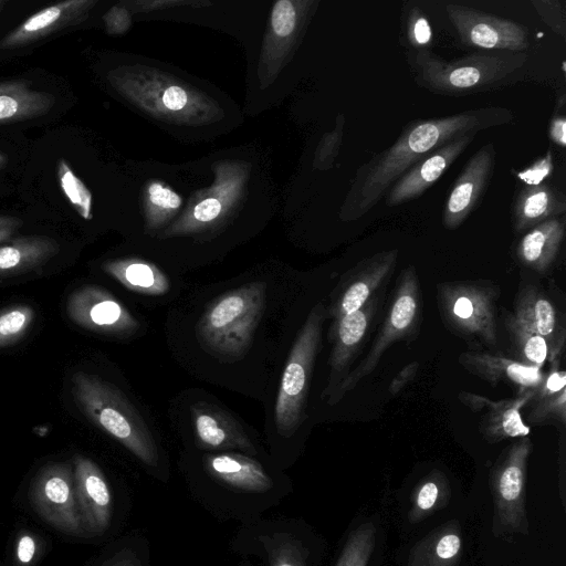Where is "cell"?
Here are the masks:
<instances>
[{
    "mask_svg": "<svg viewBox=\"0 0 566 566\" xmlns=\"http://www.w3.org/2000/svg\"><path fill=\"white\" fill-rule=\"evenodd\" d=\"M450 497V488L446 476L434 471L422 479L411 495L408 518L418 523L437 510L443 507Z\"/></svg>",
    "mask_w": 566,
    "mask_h": 566,
    "instance_id": "f546056e",
    "label": "cell"
},
{
    "mask_svg": "<svg viewBox=\"0 0 566 566\" xmlns=\"http://www.w3.org/2000/svg\"><path fill=\"white\" fill-rule=\"evenodd\" d=\"M478 133L465 134L411 166L388 190L386 205L400 206L422 195L473 142Z\"/></svg>",
    "mask_w": 566,
    "mask_h": 566,
    "instance_id": "9a60e30c",
    "label": "cell"
},
{
    "mask_svg": "<svg viewBox=\"0 0 566 566\" xmlns=\"http://www.w3.org/2000/svg\"><path fill=\"white\" fill-rule=\"evenodd\" d=\"M326 317L324 305L317 303L310 312L286 360L275 403V424L282 436H292L306 418L307 392Z\"/></svg>",
    "mask_w": 566,
    "mask_h": 566,
    "instance_id": "5b68a950",
    "label": "cell"
},
{
    "mask_svg": "<svg viewBox=\"0 0 566 566\" xmlns=\"http://www.w3.org/2000/svg\"><path fill=\"white\" fill-rule=\"evenodd\" d=\"M398 254L395 249L358 262L337 286L327 316L336 319L359 310L380 287H385L396 268Z\"/></svg>",
    "mask_w": 566,
    "mask_h": 566,
    "instance_id": "4fadbf2b",
    "label": "cell"
},
{
    "mask_svg": "<svg viewBox=\"0 0 566 566\" xmlns=\"http://www.w3.org/2000/svg\"><path fill=\"white\" fill-rule=\"evenodd\" d=\"M505 325L512 342L521 354V361L541 369L549 356V346L546 339L524 329L511 315L507 316Z\"/></svg>",
    "mask_w": 566,
    "mask_h": 566,
    "instance_id": "1f68e13d",
    "label": "cell"
},
{
    "mask_svg": "<svg viewBox=\"0 0 566 566\" xmlns=\"http://www.w3.org/2000/svg\"><path fill=\"white\" fill-rule=\"evenodd\" d=\"M101 566H143L138 556L130 549L124 548L116 552Z\"/></svg>",
    "mask_w": 566,
    "mask_h": 566,
    "instance_id": "f6af8a7d",
    "label": "cell"
},
{
    "mask_svg": "<svg viewBox=\"0 0 566 566\" xmlns=\"http://www.w3.org/2000/svg\"><path fill=\"white\" fill-rule=\"evenodd\" d=\"M496 298L493 286L479 282H451L438 285V303L446 325L463 337L495 344Z\"/></svg>",
    "mask_w": 566,
    "mask_h": 566,
    "instance_id": "52a82bcc",
    "label": "cell"
},
{
    "mask_svg": "<svg viewBox=\"0 0 566 566\" xmlns=\"http://www.w3.org/2000/svg\"><path fill=\"white\" fill-rule=\"evenodd\" d=\"M187 102V93L179 86H170L163 94V103L170 111L184 108Z\"/></svg>",
    "mask_w": 566,
    "mask_h": 566,
    "instance_id": "ee69618b",
    "label": "cell"
},
{
    "mask_svg": "<svg viewBox=\"0 0 566 566\" xmlns=\"http://www.w3.org/2000/svg\"><path fill=\"white\" fill-rule=\"evenodd\" d=\"M566 201L562 192L548 184L526 186L517 195L513 207V227L525 231L535 226L563 214Z\"/></svg>",
    "mask_w": 566,
    "mask_h": 566,
    "instance_id": "484cf974",
    "label": "cell"
},
{
    "mask_svg": "<svg viewBox=\"0 0 566 566\" xmlns=\"http://www.w3.org/2000/svg\"><path fill=\"white\" fill-rule=\"evenodd\" d=\"M549 373L535 388L530 401L533 402L527 420L532 423H545L566 420V373L560 368V359L551 363Z\"/></svg>",
    "mask_w": 566,
    "mask_h": 566,
    "instance_id": "83f0119b",
    "label": "cell"
},
{
    "mask_svg": "<svg viewBox=\"0 0 566 566\" xmlns=\"http://www.w3.org/2000/svg\"><path fill=\"white\" fill-rule=\"evenodd\" d=\"M459 363L492 385L507 381L522 390L538 387L545 378L537 367L486 352H465L459 356Z\"/></svg>",
    "mask_w": 566,
    "mask_h": 566,
    "instance_id": "ffe728a7",
    "label": "cell"
},
{
    "mask_svg": "<svg viewBox=\"0 0 566 566\" xmlns=\"http://www.w3.org/2000/svg\"><path fill=\"white\" fill-rule=\"evenodd\" d=\"M54 104L53 94L33 90L25 80L0 82V125L41 117Z\"/></svg>",
    "mask_w": 566,
    "mask_h": 566,
    "instance_id": "cb8c5ba5",
    "label": "cell"
},
{
    "mask_svg": "<svg viewBox=\"0 0 566 566\" xmlns=\"http://www.w3.org/2000/svg\"><path fill=\"white\" fill-rule=\"evenodd\" d=\"M535 388L524 389L515 398L492 401L489 398L462 392L459 397L473 410L488 408L480 431L489 442L527 437L531 428L523 421L521 409L530 402Z\"/></svg>",
    "mask_w": 566,
    "mask_h": 566,
    "instance_id": "d6986e66",
    "label": "cell"
},
{
    "mask_svg": "<svg viewBox=\"0 0 566 566\" xmlns=\"http://www.w3.org/2000/svg\"><path fill=\"white\" fill-rule=\"evenodd\" d=\"M384 289L369 298L359 310L332 319L329 340L332 350L328 359L329 374L323 397L327 401L350 371L354 359L360 353L384 298Z\"/></svg>",
    "mask_w": 566,
    "mask_h": 566,
    "instance_id": "8fae6325",
    "label": "cell"
},
{
    "mask_svg": "<svg viewBox=\"0 0 566 566\" xmlns=\"http://www.w3.org/2000/svg\"><path fill=\"white\" fill-rule=\"evenodd\" d=\"M43 551L42 538L33 531L18 532L13 544L14 566H35Z\"/></svg>",
    "mask_w": 566,
    "mask_h": 566,
    "instance_id": "d590c367",
    "label": "cell"
},
{
    "mask_svg": "<svg viewBox=\"0 0 566 566\" xmlns=\"http://www.w3.org/2000/svg\"><path fill=\"white\" fill-rule=\"evenodd\" d=\"M553 155L548 150L543 157L538 158L533 165L517 174L518 179L526 186H537L544 182L553 172Z\"/></svg>",
    "mask_w": 566,
    "mask_h": 566,
    "instance_id": "ab89813d",
    "label": "cell"
},
{
    "mask_svg": "<svg viewBox=\"0 0 566 566\" xmlns=\"http://www.w3.org/2000/svg\"><path fill=\"white\" fill-rule=\"evenodd\" d=\"M148 192L151 203L160 210L172 211L181 206V198L175 191L160 184H153Z\"/></svg>",
    "mask_w": 566,
    "mask_h": 566,
    "instance_id": "60d3db41",
    "label": "cell"
},
{
    "mask_svg": "<svg viewBox=\"0 0 566 566\" xmlns=\"http://www.w3.org/2000/svg\"><path fill=\"white\" fill-rule=\"evenodd\" d=\"M271 24L274 33L279 36L290 35L296 25V10L289 0L277 1L272 10Z\"/></svg>",
    "mask_w": 566,
    "mask_h": 566,
    "instance_id": "f35d334b",
    "label": "cell"
},
{
    "mask_svg": "<svg viewBox=\"0 0 566 566\" xmlns=\"http://www.w3.org/2000/svg\"><path fill=\"white\" fill-rule=\"evenodd\" d=\"M66 314L76 325L105 335L127 336L139 327L132 313L98 285H83L71 292Z\"/></svg>",
    "mask_w": 566,
    "mask_h": 566,
    "instance_id": "7c38bea8",
    "label": "cell"
},
{
    "mask_svg": "<svg viewBox=\"0 0 566 566\" xmlns=\"http://www.w3.org/2000/svg\"><path fill=\"white\" fill-rule=\"evenodd\" d=\"M265 306V285L248 283L214 300L197 325L200 344L212 355L234 360L249 349Z\"/></svg>",
    "mask_w": 566,
    "mask_h": 566,
    "instance_id": "277c9868",
    "label": "cell"
},
{
    "mask_svg": "<svg viewBox=\"0 0 566 566\" xmlns=\"http://www.w3.org/2000/svg\"><path fill=\"white\" fill-rule=\"evenodd\" d=\"M446 11L467 46L503 52H523L528 48L526 29L515 21L457 3H448Z\"/></svg>",
    "mask_w": 566,
    "mask_h": 566,
    "instance_id": "30bf717a",
    "label": "cell"
},
{
    "mask_svg": "<svg viewBox=\"0 0 566 566\" xmlns=\"http://www.w3.org/2000/svg\"><path fill=\"white\" fill-rule=\"evenodd\" d=\"M513 319L524 329L546 339L549 346L548 360L560 358L565 349V327L551 300L537 287L525 286L516 296Z\"/></svg>",
    "mask_w": 566,
    "mask_h": 566,
    "instance_id": "ac0fdd59",
    "label": "cell"
},
{
    "mask_svg": "<svg viewBox=\"0 0 566 566\" xmlns=\"http://www.w3.org/2000/svg\"><path fill=\"white\" fill-rule=\"evenodd\" d=\"M72 394L82 413L94 424L145 464H157L158 449L149 429L119 389L96 375L76 371L72 376Z\"/></svg>",
    "mask_w": 566,
    "mask_h": 566,
    "instance_id": "7a4b0ae2",
    "label": "cell"
},
{
    "mask_svg": "<svg viewBox=\"0 0 566 566\" xmlns=\"http://www.w3.org/2000/svg\"><path fill=\"white\" fill-rule=\"evenodd\" d=\"M208 473L231 488L265 492L273 485L272 479L254 459L239 453L210 454L205 458Z\"/></svg>",
    "mask_w": 566,
    "mask_h": 566,
    "instance_id": "7402d4cb",
    "label": "cell"
},
{
    "mask_svg": "<svg viewBox=\"0 0 566 566\" xmlns=\"http://www.w3.org/2000/svg\"><path fill=\"white\" fill-rule=\"evenodd\" d=\"M60 251L46 235H27L0 244V279L20 275L43 266Z\"/></svg>",
    "mask_w": 566,
    "mask_h": 566,
    "instance_id": "603a6c76",
    "label": "cell"
},
{
    "mask_svg": "<svg viewBox=\"0 0 566 566\" xmlns=\"http://www.w3.org/2000/svg\"><path fill=\"white\" fill-rule=\"evenodd\" d=\"M35 312L28 304H13L0 312V348L18 343L29 331Z\"/></svg>",
    "mask_w": 566,
    "mask_h": 566,
    "instance_id": "d6a6232c",
    "label": "cell"
},
{
    "mask_svg": "<svg viewBox=\"0 0 566 566\" xmlns=\"http://www.w3.org/2000/svg\"><path fill=\"white\" fill-rule=\"evenodd\" d=\"M7 156L0 151V169H2L7 164Z\"/></svg>",
    "mask_w": 566,
    "mask_h": 566,
    "instance_id": "c3c4849f",
    "label": "cell"
},
{
    "mask_svg": "<svg viewBox=\"0 0 566 566\" xmlns=\"http://www.w3.org/2000/svg\"><path fill=\"white\" fill-rule=\"evenodd\" d=\"M74 489L86 536H99L109 527L113 496L101 468L90 458L75 454L72 459Z\"/></svg>",
    "mask_w": 566,
    "mask_h": 566,
    "instance_id": "5bb4252c",
    "label": "cell"
},
{
    "mask_svg": "<svg viewBox=\"0 0 566 566\" xmlns=\"http://www.w3.org/2000/svg\"><path fill=\"white\" fill-rule=\"evenodd\" d=\"M34 512L51 527L87 537L77 505L72 462H49L33 476L28 492Z\"/></svg>",
    "mask_w": 566,
    "mask_h": 566,
    "instance_id": "ba28073f",
    "label": "cell"
},
{
    "mask_svg": "<svg viewBox=\"0 0 566 566\" xmlns=\"http://www.w3.org/2000/svg\"><path fill=\"white\" fill-rule=\"evenodd\" d=\"M419 369V363L412 361L405 366L391 380L389 391L391 395L398 394L408 382H410Z\"/></svg>",
    "mask_w": 566,
    "mask_h": 566,
    "instance_id": "7bdbcfd3",
    "label": "cell"
},
{
    "mask_svg": "<svg viewBox=\"0 0 566 566\" xmlns=\"http://www.w3.org/2000/svg\"><path fill=\"white\" fill-rule=\"evenodd\" d=\"M512 118V112L506 108L486 107L409 124L387 150L358 171L350 217L364 216L397 179L437 148L465 134L506 124Z\"/></svg>",
    "mask_w": 566,
    "mask_h": 566,
    "instance_id": "6da1fadb",
    "label": "cell"
},
{
    "mask_svg": "<svg viewBox=\"0 0 566 566\" xmlns=\"http://www.w3.org/2000/svg\"><path fill=\"white\" fill-rule=\"evenodd\" d=\"M407 38L409 43L419 50H424L432 42L430 22L418 7H413L409 12Z\"/></svg>",
    "mask_w": 566,
    "mask_h": 566,
    "instance_id": "8d00e7d4",
    "label": "cell"
},
{
    "mask_svg": "<svg viewBox=\"0 0 566 566\" xmlns=\"http://www.w3.org/2000/svg\"><path fill=\"white\" fill-rule=\"evenodd\" d=\"M193 428L199 444L211 450L238 449L255 453L243 430L222 410L207 405L192 409Z\"/></svg>",
    "mask_w": 566,
    "mask_h": 566,
    "instance_id": "44dd1931",
    "label": "cell"
},
{
    "mask_svg": "<svg viewBox=\"0 0 566 566\" xmlns=\"http://www.w3.org/2000/svg\"><path fill=\"white\" fill-rule=\"evenodd\" d=\"M274 544L266 548L270 554V566H306L301 544L290 535L276 534Z\"/></svg>",
    "mask_w": 566,
    "mask_h": 566,
    "instance_id": "e575fe53",
    "label": "cell"
},
{
    "mask_svg": "<svg viewBox=\"0 0 566 566\" xmlns=\"http://www.w3.org/2000/svg\"><path fill=\"white\" fill-rule=\"evenodd\" d=\"M57 179L62 191L76 212L85 220L92 219L91 191L63 158L57 161Z\"/></svg>",
    "mask_w": 566,
    "mask_h": 566,
    "instance_id": "836d02e7",
    "label": "cell"
},
{
    "mask_svg": "<svg viewBox=\"0 0 566 566\" xmlns=\"http://www.w3.org/2000/svg\"><path fill=\"white\" fill-rule=\"evenodd\" d=\"M533 449L528 437L512 443L491 472L494 532L527 533L525 481Z\"/></svg>",
    "mask_w": 566,
    "mask_h": 566,
    "instance_id": "9c48e42d",
    "label": "cell"
},
{
    "mask_svg": "<svg viewBox=\"0 0 566 566\" xmlns=\"http://www.w3.org/2000/svg\"><path fill=\"white\" fill-rule=\"evenodd\" d=\"M103 270L126 289L146 295H163L169 289V280L156 265L139 259L107 261Z\"/></svg>",
    "mask_w": 566,
    "mask_h": 566,
    "instance_id": "f1b7e54d",
    "label": "cell"
},
{
    "mask_svg": "<svg viewBox=\"0 0 566 566\" xmlns=\"http://www.w3.org/2000/svg\"><path fill=\"white\" fill-rule=\"evenodd\" d=\"M6 1L4 0H0V11L3 9V7L6 6Z\"/></svg>",
    "mask_w": 566,
    "mask_h": 566,
    "instance_id": "681fc988",
    "label": "cell"
},
{
    "mask_svg": "<svg viewBox=\"0 0 566 566\" xmlns=\"http://www.w3.org/2000/svg\"><path fill=\"white\" fill-rule=\"evenodd\" d=\"M419 280L413 266L403 270L397 283L395 294L382 325L374 339L369 352L347 375L335 394L328 400L333 405L354 389L356 385L377 367L384 353L392 345L416 329L421 312Z\"/></svg>",
    "mask_w": 566,
    "mask_h": 566,
    "instance_id": "8992f818",
    "label": "cell"
},
{
    "mask_svg": "<svg viewBox=\"0 0 566 566\" xmlns=\"http://www.w3.org/2000/svg\"><path fill=\"white\" fill-rule=\"evenodd\" d=\"M22 226L23 220L20 218L0 214V244L11 240Z\"/></svg>",
    "mask_w": 566,
    "mask_h": 566,
    "instance_id": "bcb514c9",
    "label": "cell"
},
{
    "mask_svg": "<svg viewBox=\"0 0 566 566\" xmlns=\"http://www.w3.org/2000/svg\"><path fill=\"white\" fill-rule=\"evenodd\" d=\"M564 237L565 219H548L522 237L516 249L517 258L524 265L545 272L556 261Z\"/></svg>",
    "mask_w": 566,
    "mask_h": 566,
    "instance_id": "d4e9b609",
    "label": "cell"
},
{
    "mask_svg": "<svg viewBox=\"0 0 566 566\" xmlns=\"http://www.w3.org/2000/svg\"><path fill=\"white\" fill-rule=\"evenodd\" d=\"M543 21L557 34H566V15L562 2L553 0L532 1Z\"/></svg>",
    "mask_w": 566,
    "mask_h": 566,
    "instance_id": "74e56055",
    "label": "cell"
},
{
    "mask_svg": "<svg viewBox=\"0 0 566 566\" xmlns=\"http://www.w3.org/2000/svg\"><path fill=\"white\" fill-rule=\"evenodd\" d=\"M375 543V525L371 522L360 524L349 534L336 566H367Z\"/></svg>",
    "mask_w": 566,
    "mask_h": 566,
    "instance_id": "4dcf8cb0",
    "label": "cell"
},
{
    "mask_svg": "<svg viewBox=\"0 0 566 566\" xmlns=\"http://www.w3.org/2000/svg\"><path fill=\"white\" fill-rule=\"evenodd\" d=\"M94 0H66L41 9L0 40V50L30 45L86 19Z\"/></svg>",
    "mask_w": 566,
    "mask_h": 566,
    "instance_id": "e0dca14e",
    "label": "cell"
},
{
    "mask_svg": "<svg viewBox=\"0 0 566 566\" xmlns=\"http://www.w3.org/2000/svg\"><path fill=\"white\" fill-rule=\"evenodd\" d=\"M221 212V203L214 198H207L193 208L192 216L196 221L207 223L214 220Z\"/></svg>",
    "mask_w": 566,
    "mask_h": 566,
    "instance_id": "b9f144b4",
    "label": "cell"
},
{
    "mask_svg": "<svg viewBox=\"0 0 566 566\" xmlns=\"http://www.w3.org/2000/svg\"><path fill=\"white\" fill-rule=\"evenodd\" d=\"M495 163L492 144L482 146L465 164L455 180L443 213V223L448 229L461 226L476 207L488 187Z\"/></svg>",
    "mask_w": 566,
    "mask_h": 566,
    "instance_id": "2e32d148",
    "label": "cell"
},
{
    "mask_svg": "<svg viewBox=\"0 0 566 566\" xmlns=\"http://www.w3.org/2000/svg\"><path fill=\"white\" fill-rule=\"evenodd\" d=\"M527 55L523 52H474L446 61L428 50L413 57L416 80L424 88L443 95H463L502 85L522 70Z\"/></svg>",
    "mask_w": 566,
    "mask_h": 566,
    "instance_id": "3957f363",
    "label": "cell"
},
{
    "mask_svg": "<svg viewBox=\"0 0 566 566\" xmlns=\"http://www.w3.org/2000/svg\"><path fill=\"white\" fill-rule=\"evenodd\" d=\"M549 138L560 147L566 146V119L562 115H555L548 128Z\"/></svg>",
    "mask_w": 566,
    "mask_h": 566,
    "instance_id": "7dc6e473",
    "label": "cell"
},
{
    "mask_svg": "<svg viewBox=\"0 0 566 566\" xmlns=\"http://www.w3.org/2000/svg\"><path fill=\"white\" fill-rule=\"evenodd\" d=\"M461 554V527L457 521H450L411 548L407 566H458Z\"/></svg>",
    "mask_w": 566,
    "mask_h": 566,
    "instance_id": "4316f807",
    "label": "cell"
}]
</instances>
